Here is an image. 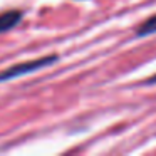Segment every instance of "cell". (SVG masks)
Instances as JSON below:
<instances>
[{"instance_id": "cell-1", "label": "cell", "mask_w": 156, "mask_h": 156, "mask_svg": "<svg viewBox=\"0 0 156 156\" xmlns=\"http://www.w3.org/2000/svg\"><path fill=\"white\" fill-rule=\"evenodd\" d=\"M57 61V55H47V57H42V59H37V61H30V62H25V64H19V66H14V67L7 69L0 74V81H7V79H12V77H19V76H24L27 72H32V71H37V69H42L45 66L52 64V62Z\"/></svg>"}, {"instance_id": "cell-2", "label": "cell", "mask_w": 156, "mask_h": 156, "mask_svg": "<svg viewBox=\"0 0 156 156\" xmlns=\"http://www.w3.org/2000/svg\"><path fill=\"white\" fill-rule=\"evenodd\" d=\"M20 17H22V12H19V10L4 12V14L0 15V34L12 27H15L19 24V20H20Z\"/></svg>"}, {"instance_id": "cell-4", "label": "cell", "mask_w": 156, "mask_h": 156, "mask_svg": "<svg viewBox=\"0 0 156 156\" xmlns=\"http://www.w3.org/2000/svg\"><path fill=\"white\" fill-rule=\"evenodd\" d=\"M154 82H156V76L151 77V79H148V84H154Z\"/></svg>"}, {"instance_id": "cell-3", "label": "cell", "mask_w": 156, "mask_h": 156, "mask_svg": "<svg viewBox=\"0 0 156 156\" xmlns=\"http://www.w3.org/2000/svg\"><path fill=\"white\" fill-rule=\"evenodd\" d=\"M156 32V15L149 17L148 20H144L138 29V35H149V34H154Z\"/></svg>"}]
</instances>
